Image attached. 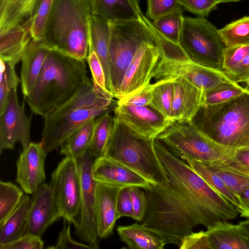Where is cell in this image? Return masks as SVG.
I'll return each mask as SVG.
<instances>
[{"label":"cell","mask_w":249,"mask_h":249,"mask_svg":"<svg viewBox=\"0 0 249 249\" xmlns=\"http://www.w3.org/2000/svg\"><path fill=\"white\" fill-rule=\"evenodd\" d=\"M156 152L168 178L166 187L151 185L145 190L147 209L141 224L167 244L180 246L183 239L201 225L207 229L236 217L234 205L213 190L183 160L158 139Z\"/></svg>","instance_id":"obj_1"},{"label":"cell","mask_w":249,"mask_h":249,"mask_svg":"<svg viewBox=\"0 0 249 249\" xmlns=\"http://www.w3.org/2000/svg\"><path fill=\"white\" fill-rule=\"evenodd\" d=\"M86 61L49 50L33 89L25 98L32 111L44 117L74 96L90 81Z\"/></svg>","instance_id":"obj_2"},{"label":"cell","mask_w":249,"mask_h":249,"mask_svg":"<svg viewBox=\"0 0 249 249\" xmlns=\"http://www.w3.org/2000/svg\"><path fill=\"white\" fill-rule=\"evenodd\" d=\"M114 98L90 80L71 99L44 116L40 142L46 153L60 148L87 122L109 112L114 107Z\"/></svg>","instance_id":"obj_3"},{"label":"cell","mask_w":249,"mask_h":249,"mask_svg":"<svg viewBox=\"0 0 249 249\" xmlns=\"http://www.w3.org/2000/svg\"><path fill=\"white\" fill-rule=\"evenodd\" d=\"M90 0H54L41 39L49 50L86 60Z\"/></svg>","instance_id":"obj_4"},{"label":"cell","mask_w":249,"mask_h":249,"mask_svg":"<svg viewBox=\"0 0 249 249\" xmlns=\"http://www.w3.org/2000/svg\"><path fill=\"white\" fill-rule=\"evenodd\" d=\"M191 121L220 145L234 149L249 147V94L219 104L202 105Z\"/></svg>","instance_id":"obj_5"},{"label":"cell","mask_w":249,"mask_h":249,"mask_svg":"<svg viewBox=\"0 0 249 249\" xmlns=\"http://www.w3.org/2000/svg\"><path fill=\"white\" fill-rule=\"evenodd\" d=\"M155 139L140 137L115 118L104 156L131 169L150 184L166 187L168 178L156 152Z\"/></svg>","instance_id":"obj_6"},{"label":"cell","mask_w":249,"mask_h":249,"mask_svg":"<svg viewBox=\"0 0 249 249\" xmlns=\"http://www.w3.org/2000/svg\"><path fill=\"white\" fill-rule=\"evenodd\" d=\"M110 92L117 98L126 71L138 51L147 44H158L144 16L138 19L110 23Z\"/></svg>","instance_id":"obj_7"},{"label":"cell","mask_w":249,"mask_h":249,"mask_svg":"<svg viewBox=\"0 0 249 249\" xmlns=\"http://www.w3.org/2000/svg\"><path fill=\"white\" fill-rule=\"evenodd\" d=\"M156 138L173 155L184 161L225 162L235 150L205 136L191 120L173 122Z\"/></svg>","instance_id":"obj_8"},{"label":"cell","mask_w":249,"mask_h":249,"mask_svg":"<svg viewBox=\"0 0 249 249\" xmlns=\"http://www.w3.org/2000/svg\"><path fill=\"white\" fill-rule=\"evenodd\" d=\"M179 43L191 61L223 71L226 47L219 30L205 18L184 17Z\"/></svg>","instance_id":"obj_9"},{"label":"cell","mask_w":249,"mask_h":249,"mask_svg":"<svg viewBox=\"0 0 249 249\" xmlns=\"http://www.w3.org/2000/svg\"><path fill=\"white\" fill-rule=\"evenodd\" d=\"M50 185L62 218L73 224L80 211L81 184L78 160L65 157L53 172Z\"/></svg>","instance_id":"obj_10"},{"label":"cell","mask_w":249,"mask_h":249,"mask_svg":"<svg viewBox=\"0 0 249 249\" xmlns=\"http://www.w3.org/2000/svg\"><path fill=\"white\" fill-rule=\"evenodd\" d=\"M94 158L88 152L78 161L81 184L80 211L73 223L74 233L93 249L99 248L95 216L97 182L92 175Z\"/></svg>","instance_id":"obj_11"},{"label":"cell","mask_w":249,"mask_h":249,"mask_svg":"<svg viewBox=\"0 0 249 249\" xmlns=\"http://www.w3.org/2000/svg\"><path fill=\"white\" fill-rule=\"evenodd\" d=\"M31 118L25 114L24 104L19 105L17 89H13L3 111L0 113V153L13 150L19 142L23 150L30 144Z\"/></svg>","instance_id":"obj_12"},{"label":"cell","mask_w":249,"mask_h":249,"mask_svg":"<svg viewBox=\"0 0 249 249\" xmlns=\"http://www.w3.org/2000/svg\"><path fill=\"white\" fill-rule=\"evenodd\" d=\"M114 112L117 120L147 140L156 139L173 122L149 106L117 105Z\"/></svg>","instance_id":"obj_13"},{"label":"cell","mask_w":249,"mask_h":249,"mask_svg":"<svg viewBox=\"0 0 249 249\" xmlns=\"http://www.w3.org/2000/svg\"><path fill=\"white\" fill-rule=\"evenodd\" d=\"M160 56L158 45L147 44L142 46L126 71L117 99L131 96L149 84Z\"/></svg>","instance_id":"obj_14"},{"label":"cell","mask_w":249,"mask_h":249,"mask_svg":"<svg viewBox=\"0 0 249 249\" xmlns=\"http://www.w3.org/2000/svg\"><path fill=\"white\" fill-rule=\"evenodd\" d=\"M32 195L25 233L41 237L62 215L50 184L42 183Z\"/></svg>","instance_id":"obj_15"},{"label":"cell","mask_w":249,"mask_h":249,"mask_svg":"<svg viewBox=\"0 0 249 249\" xmlns=\"http://www.w3.org/2000/svg\"><path fill=\"white\" fill-rule=\"evenodd\" d=\"M47 154L41 142H31L20 154L17 161L16 181L26 194L32 195L45 181Z\"/></svg>","instance_id":"obj_16"},{"label":"cell","mask_w":249,"mask_h":249,"mask_svg":"<svg viewBox=\"0 0 249 249\" xmlns=\"http://www.w3.org/2000/svg\"><path fill=\"white\" fill-rule=\"evenodd\" d=\"M92 175L97 182L108 185L136 186L144 191L151 186L145 179L131 169L105 156L94 159Z\"/></svg>","instance_id":"obj_17"},{"label":"cell","mask_w":249,"mask_h":249,"mask_svg":"<svg viewBox=\"0 0 249 249\" xmlns=\"http://www.w3.org/2000/svg\"><path fill=\"white\" fill-rule=\"evenodd\" d=\"M122 187L97 182L95 216L97 236L105 239L113 232L117 219V201Z\"/></svg>","instance_id":"obj_18"},{"label":"cell","mask_w":249,"mask_h":249,"mask_svg":"<svg viewBox=\"0 0 249 249\" xmlns=\"http://www.w3.org/2000/svg\"><path fill=\"white\" fill-rule=\"evenodd\" d=\"M173 86L171 120H191L203 105L204 91L181 77L174 78Z\"/></svg>","instance_id":"obj_19"},{"label":"cell","mask_w":249,"mask_h":249,"mask_svg":"<svg viewBox=\"0 0 249 249\" xmlns=\"http://www.w3.org/2000/svg\"><path fill=\"white\" fill-rule=\"evenodd\" d=\"M49 49L41 40L32 39L22 53L20 80L24 98L33 89L41 71Z\"/></svg>","instance_id":"obj_20"},{"label":"cell","mask_w":249,"mask_h":249,"mask_svg":"<svg viewBox=\"0 0 249 249\" xmlns=\"http://www.w3.org/2000/svg\"><path fill=\"white\" fill-rule=\"evenodd\" d=\"M206 232L211 249H249V235L239 224L220 222Z\"/></svg>","instance_id":"obj_21"},{"label":"cell","mask_w":249,"mask_h":249,"mask_svg":"<svg viewBox=\"0 0 249 249\" xmlns=\"http://www.w3.org/2000/svg\"><path fill=\"white\" fill-rule=\"evenodd\" d=\"M92 15L109 23L139 19L143 15L139 0H90Z\"/></svg>","instance_id":"obj_22"},{"label":"cell","mask_w":249,"mask_h":249,"mask_svg":"<svg viewBox=\"0 0 249 249\" xmlns=\"http://www.w3.org/2000/svg\"><path fill=\"white\" fill-rule=\"evenodd\" d=\"M32 39L27 21L0 31V60L16 66Z\"/></svg>","instance_id":"obj_23"},{"label":"cell","mask_w":249,"mask_h":249,"mask_svg":"<svg viewBox=\"0 0 249 249\" xmlns=\"http://www.w3.org/2000/svg\"><path fill=\"white\" fill-rule=\"evenodd\" d=\"M110 38V23L99 16L92 15L89 22V49L93 50L96 53L103 66L107 88L109 92L108 57Z\"/></svg>","instance_id":"obj_24"},{"label":"cell","mask_w":249,"mask_h":249,"mask_svg":"<svg viewBox=\"0 0 249 249\" xmlns=\"http://www.w3.org/2000/svg\"><path fill=\"white\" fill-rule=\"evenodd\" d=\"M121 240L132 249H163L166 245L155 233L135 223L117 228Z\"/></svg>","instance_id":"obj_25"},{"label":"cell","mask_w":249,"mask_h":249,"mask_svg":"<svg viewBox=\"0 0 249 249\" xmlns=\"http://www.w3.org/2000/svg\"><path fill=\"white\" fill-rule=\"evenodd\" d=\"M32 197L24 195L20 203L0 226V245L12 242L26 233Z\"/></svg>","instance_id":"obj_26"},{"label":"cell","mask_w":249,"mask_h":249,"mask_svg":"<svg viewBox=\"0 0 249 249\" xmlns=\"http://www.w3.org/2000/svg\"><path fill=\"white\" fill-rule=\"evenodd\" d=\"M95 119L87 122L65 141L60 147L61 155L73 158L78 161L81 160L88 151Z\"/></svg>","instance_id":"obj_27"},{"label":"cell","mask_w":249,"mask_h":249,"mask_svg":"<svg viewBox=\"0 0 249 249\" xmlns=\"http://www.w3.org/2000/svg\"><path fill=\"white\" fill-rule=\"evenodd\" d=\"M115 123V118L109 112L95 119L88 152L94 159L104 156Z\"/></svg>","instance_id":"obj_28"},{"label":"cell","mask_w":249,"mask_h":249,"mask_svg":"<svg viewBox=\"0 0 249 249\" xmlns=\"http://www.w3.org/2000/svg\"><path fill=\"white\" fill-rule=\"evenodd\" d=\"M37 0H9L0 13V31H5L27 20Z\"/></svg>","instance_id":"obj_29"},{"label":"cell","mask_w":249,"mask_h":249,"mask_svg":"<svg viewBox=\"0 0 249 249\" xmlns=\"http://www.w3.org/2000/svg\"><path fill=\"white\" fill-rule=\"evenodd\" d=\"M174 78L161 79L153 84V96L149 105V106L170 120L174 96Z\"/></svg>","instance_id":"obj_30"},{"label":"cell","mask_w":249,"mask_h":249,"mask_svg":"<svg viewBox=\"0 0 249 249\" xmlns=\"http://www.w3.org/2000/svg\"><path fill=\"white\" fill-rule=\"evenodd\" d=\"M219 34L226 47L249 45V16L230 22Z\"/></svg>","instance_id":"obj_31"},{"label":"cell","mask_w":249,"mask_h":249,"mask_svg":"<svg viewBox=\"0 0 249 249\" xmlns=\"http://www.w3.org/2000/svg\"><path fill=\"white\" fill-rule=\"evenodd\" d=\"M236 196L249 187V178L232 170L223 162L202 161Z\"/></svg>","instance_id":"obj_32"},{"label":"cell","mask_w":249,"mask_h":249,"mask_svg":"<svg viewBox=\"0 0 249 249\" xmlns=\"http://www.w3.org/2000/svg\"><path fill=\"white\" fill-rule=\"evenodd\" d=\"M190 167L200 176L213 190L225 197L235 207L238 205V199L233 193L213 171L201 161L187 160L185 161Z\"/></svg>","instance_id":"obj_33"},{"label":"cell","mask_w":249,"mask_h":249,"mask_svg":"<svg viewBox=\"0 0 249 249\" xmlns=\"http://www.w3.org/2000/svg\"><path fill=\"white\" fill-rule=\"evenodd\" d=\"M23 190L10 181H0V226L15 211L24 196Z\"/></svg>","instance_id":"obj_34"},{"label":"cell","mask_w":249,"mask_h":249,"mask_svg":"<svg viewBox=\"0 0 249 249\" xmlns=\"http://www.w3.org/2000/svg\"><path fill=\"white\" fill-rule=\"evenodd\" d=\"M245 93L249 92L233 81L223 83L216 88L204 92L203 105H213L223 103Z\"/></svg>","instance_id":"obj_35"},{"label":"cell","mask_w":249,"mask_h":249,"mask_svg":"<svg viewBox=\"0 0 249 249\" xmlns=\"http://www.w3.org/2000/svg\"><path fill=\"white\" fill-rule=\"evenodd\" d=\"M54 0H37L33 12L27 20L32 39L41 40L46 24Z\"/></svg>","instance_id":"obj_36"},{"label":"cell","mask_w":249,"mask_h":249,"mask_svg":"<svg viewBox=\"0 0 249 249\" xmlns=\"http://www.w3.org/2000/svg\"><path fill=\"white\" fill-rule=\"evenodd\" d=\"M184 17L182 12L174 13L158 18L152 23L165 37L179 43Z\"/></svg>","instance_id":"obj_37"},{"label":"cell","mask_w":249,"mask_h":249,"mask_svg":"<svg viewBox=\"0 0 249 249\" xmlns=\"http://www.w3.org/2000/svg\"><path fill=\"white\" fill-rule=\"evenodd\" d=\"M144 19L153 32L158 42L160 52V58L177 60H190L180 46L163 35L153 25L148 18L144 16Z\"/></svg>","instance_id":"obj_38"},{"label":"cell","mask_w":249,"mask_h":249,"mask_svg":"<svg viewBox=\"0 0 249 249\" xmlns=\"http://www.w3.org/2000/svg\"><path fill=\"white\" fill-rule=\"evenodd\" d=\"M0 60V113L4 110L9 93L13 89H17L21 82L18 76L15 66Z\"/></svg>","instance_id":"obj_39"},{"label":"cell","mask_w":249,"mask_h":249,"mask_svg":"<svg viewBox=\"0 0 249 249\" xmlns=\"http://www.w3.org/2000/svg\"><path fill=\"white\" fill-rule=\"evenodd\" d=\"M147 17L153 20L162 16L182 12L178 0H147Z\"/></svg>","instance_id":"obj_40"},{"label":"cell","mask_w":249,"mask_h":249,"mask_svg":"<svg viewBox=\"0 0 249 249\" xmlns=\"http://www.w3.org/2000/svg\"><path fill=\"white\" fill-rule=\"evenodd\" d=\"M179 3L186 10L197 17H206L218 4L220 0H178Z\"/></svg>","instance_id":"obj_41"},{"label":"cell","mask_w":249,"mask_h":249,"mask_svg":"<svg viewBox=\"0 0 249 249\" xmlns=\"http://www.w3.org/2000/svg\"><path fill=\"white\" fill-rule=\"evenodd\" d=\"M249 54V45L225 47L223 53L222 69L230 71L240 64Z\"/></svg>","instance_id":"obj_42"},{"label":"cell","mask_w":249,"mask_h":249,"mask_svg":"<svg viewBox=\"0 0 249 249\" xmlns=\"http://www.w3.org/2000/svg\"><path fill=\"white\" fill-rule=\"evenodd\" d=\"M64 225L60 231L56 243L47 247L50 249H93L87 244L79 242L75 240L71 233V224L64 220Z\"/></svg>","instance_id":"obj_43"},{"label":"cell","mask_w":249,"mask_h":249,"mask_svg":"<svg viewBox=\"0 0 249 249\" xmlns=\"http://www.w3.org/2000/svg\"><path fill=\"white\" fill-rule=\"evenodd\" d=\"M86 61L91 72L93 84L106 91L109 92L107 88L106 77L103 66L96 53L93 50L89 49Z\"/></svg>","instance_id":"obj_44"},{"label":"cell","mask_w":249,"mask_h":249,"mask_svg":"<svg viewBox=\"0 0 249 249\" xmlns=\"http://www.w3.org/2000/svg\"><path fill=\"white\" fill-rule=\"evenodd\" d=\"M136 187H129V193L131 200L134 220L141 222L147 209V198L145 191Z\"/></svg>","instance_id":"obj_45"},{"label":"cell","mask_w":249,"mask_h":249,"mask_svg":"<svg viewBox=\"0 0 249 249\" xmlns=\"http://www.w3.org/2000/svg\"><path fill=\"white\" fill-rule=\"evenodd\" d=\"M224 164L232 170L249 178V147L235 149Z\"/></svg>","instance_id":"obj_46"},{"label":"cell","mask_w":249,"mask_h":249,"mask_svg":"<svg viewBox=\"0 0 249 249\" xmlns=\"http://www.w3.org/2000/svg\"><path fill=\"white\" fill-rule=\"evenodd\" d=\"M44 242L41 237L26 233L9 243L0 245V249H42Z\"/></svg>","instance_id":"obj_47"},{"label":"cell","mask_w":249,"mask_h":249,"mask_svg":"<svg viewBox=\"0 0 249 249\" xmlns=\"http://www.w3.org/2000/svg\"><path fill=\"white\" fill-rule=\"evenodd\" d=\"M180 249H211L206 231H194L184 237Z\"/></svg>","instance_id":"obj_48"},{"label":"cell","mask_w":249,"mask_h":249,"mask_svg":"<svg viewBox=\"0 0 249 249\" xmlns=\"http://www.w3.org/2000/svg\"><path fill=\"white\" fill-rule=\"evenodd\" d=\"M124 216L134 219L129 187H122L117 197V219Z\"/></svg>","instance_id":"obj_49"},{"label":"cell","mask_w":249,"mask_h":249,"mask_svg":"<svg viewBox=\"0 0 249 249\" xmlns=\"http://www.w3.org/2000/svg\"><path fill=\"white\" fill-rule=\"evenodd\" d=\"M152 87L153 84L150 83L142 90L135 94L126 98L118 100L117 105L136 106H149L153 96Z\"/></svg>","instance_id":"obj_50"},{"label":"cell","mask_w":249,"mask_h":249,"mask_svg":"<svg viewBox=\"0 0 249 249\" xmlns=\"http://www.w3.org/2000/svg\"><path fill=\"white\" fill-rule=\"evenodd\" d=\"M224 72L233 82H244L249 76V54L237 66Z\"/></svg>","instance_id":"obj_51"},{"label":"cell","mask_w":249,"mask_h":249,"mask_svg":"<svg viewBox=\"0 0 249 249\" xmlns=\"http://www.w3.org/2000/svg\"><path fill=\"white\" fill-rule=\"evenodd\" d=\"M238 205L236 207L240 216L249 218V187L238 196Z\"/></svg>","instance_id":"obj_52"},{"label":"cell","mask_w":249,"mask_h":249,"mask_svg":"<svg viewBox=\"0 0 249 249\" xmlns=\"http://www.w3.org/2000/svg\"><path fill=\"white\" fill-rule=\"evenodd\" d=\"M238 224L249 235V218L240 221Z\"/></svg>","instance_id":"obj_53"},{"label":"cell","mask_w":249,"mask_h":249,"mask_svg":"<svg viewBox=\"0 0 249 249\" xmlns=\"http://www.w3.org/2000/svg\"><path fill=\"white\" fill-rule=\"evenodd\" d=\"M9 0H0V13L4 9Z\"/></svg>","instance_id":"obj_54"},{"label":"cell","mask_w":249,"mask_h":249,"mask_svg":"<svg viewBox=\"0 0 249 249\" xmlns=\"http://www.w3.org/2000/svg\"><path fill=\"white\" fill-rule=\"evenodd\" d=\"M243 0H220L221 3L235 2Z\"/></svg>","instance_id":"obj_55"},{"label":"cell","mask_w":249,"mask_h":249,"mask_svg":"<svg viewBox=\"0 0 249 249\" xmlns=\"http://www.w3.org/2000/svg\"><path fill=\"white\" fill-rule=\"evenodd\" d=\"M246 83V85L245 87V89L249 92V76L244 82Z\"/></svg>","instance_id":"obj_56"}]
</instances>
